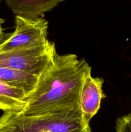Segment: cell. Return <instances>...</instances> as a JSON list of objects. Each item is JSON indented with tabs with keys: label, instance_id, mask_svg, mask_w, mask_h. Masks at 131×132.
I'll use <instances>...</instances> for the list:
<instances>
[{
	"label": "cell",
	"instance_id": "cell-11",
	"mask_svg": "<svg viewBox=\"0 0 131 132\" xmlns=\"http://www.w3.org/2000/svg\"><path fill=\"white\" fill-rule=\"evenodd\" d=\"M83 132H92V131H91V128H90V126H88L87 128H86V130H84V131Z\"/></svg>",
	"mask_w": 131,
	"mask_h": 132
},
{
	"label": "cell",
	"instance_id": "cell-5",
	"mask_svg": "<svg viewBox=\"0 0 131 132\" xmlns=\"http://www.w3.org/2000/svg\"><path fill=\"white\" fill-rule=\"evenodd\" d=\"M104 82L101 77H92L91 72L83 80L78 99V108L85 126H89L91 120L100 109L101 100L104 97L102 88Z\"/></svg>",
	"mask_w": 131,
	"mask_h": 132
},
{
	"label": "cell",
	"instance_id": "cell-9",
	"mask_svg": "<svg viewBox=\"0 0 131 132\" xmlns=\"http://www.w3.org/2000/svg\"><path fill=\"white\" fill-rule=\"evenodd\" d=\"M116 130V132H131V112L117 119Z\"/></svg>",
	"mask_w": 131,
	"mask_h": 132
},
{
	"label": "cell",
	"instance_id": "cell-10",
	"mask_svg": "<svg viewBox=\"0 0 131 132\" xmlns=\"http://www.w3.org/2000/svg\"><path fill=\"white\" fill-rule=\"evenodd\" d=\"M4 23H5V20L0 18V44L5 39L6 37V35L4 32L3 28V24Z\"/></svg>",
	"mask_w": 131,
	"mask_h": 132
},
{
	"label": "cell",
	"instance_id": "cell-3",
	"mask_svg": "<svg viewBox=\"0 0 131 132\" xmlns=\"http://www.w3.org/2000/svg\"><path fill=\"white\" fill-rule=\"evenodd\" d=\"M57 53L53 42L0 54V67L12 68L39 76L53 63Z\"/></svg>",
	"mask_w": 131,
	"mask_h": 132
},
{
	"label": "cell",
	"instance_id": "cell-1",
	"mask_svg": "<svg viewBox=\"0 0 131 132\" xmlns=\"http://www.w3.org/2000/svg\"><path fill=\"white\" fill-rule=\"evenodd\" d=\"M91 67L74 54L56 53L52 64L39 77L34 90L27 96L24 115L57 112L78 107L81 87Z\"/></svg>",
	"mask_w": 131,
	"mask_h": 132
},
{
	"label": "cell",
	"instance_id": "cell-6",
	"mask_svg": "<svg viewBox=\"0 0 131 132\" xmlns=\"http://www.w3.org/2000/svg\"><path fill=\"white\" fill-rule=\"evenodd\" d=\"M67 0H5L15 16L36 19Z\"/></svg>",
	"mask_w": 131,
	"mask_h": 132
},
{
	"label": "cell",
	"instance_id": "cell-4",
	"mask_svg": "<svg viewBox=\"0 0 131 132\" xmlns=\"http://www.w3.org/2000/svg\"><path fill=\"white\" fill-rule=\"evenodd\" d=\"M15 30L6 35L0 44V54L39 46L47 43L48 22L44 18L36 19L15 16Z\"/></svg>",
	"mask_w": 131,
	"mask_h": 132
},
{
	"label": "cell",
	"instance_id": "cell-8",
	"mask_svg": "<svg viewBox=\"0 0 131 132\" xmlns=\"http://www.w3.org/2000/svg\"><path fill=\"white\" fill-rule=\"evenodd\" d=\"M28 93L18 88L0 81V110L22 111L25 106Z\"/></svg>",
	"mask_w": 131,
	"mask_h": 132
},
{
	"label": "cell",
	"instance_id": "cell-2",
	"mask_svg": "<svg viewBox=\"0 0 131 132\" xmlns=\"http://www.w3.org/2000/svg\"><path fill=\"white\" fill-rule=\"evenodd\" d=\"M87 126L78 107L35 115L7 111L0 117V132H83Z\"/></svg>",
	"mask_w": 131,
	"mask_h": 132
},
{
	"label": "cell",
	"instance_id": "cell-12",
	"mask_svg": "<svg viewBox=\"0 0 131 132\" xmlns=\"http://www.w3.org/2000/svg\"><path fill=\"white\" fill-rule=\"evenodd\" d=\"M3 1V0H0V1ZM4 1H5V0H4Z\"/></svg>",
	"mask_w": 131,
	"mask_h": 132
},
{
	"label": "cell",
	"instance_id": "cell-7",
	"mask_svg": "<svg viewBox=\"0 0 131 132\" xmlns=\"http://www.w3.org/2000/svg\"><path fill=\"white\" fill-rule=\"evenodd\" d=\"M39 77L33 73L0 67V81L11 86L22 89L28 93V95L35 88Z\"/></svg>",
	"mask_w": 131,
	"mask_h": 132
}]
</instances>
